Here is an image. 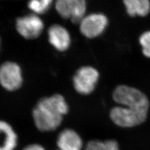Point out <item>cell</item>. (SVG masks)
Here are the masks:
<instances>
[{
	"instance_id": "cell-1",
	"label": "cell",
	"mask_w": 150,
	"mask_h": 150,
	"mask_svg": "<svg viewBox=\"0 0 150 150\" xmlns=\"http://www.w3.org/2000/svg\"><path fill=\"white\" fill-rule=\"evenodd\" d=\"M112 98L119 106L111 110L110 118L121 128H132L145 121L149 109V101L142 91L126 85L117 86Z\"/></svg>"
},
{
	"instance_id": "cell-2",
	"label": "cell",
	"mask_w": 150,
	"mask_h": 150,
	"mask_svg": "<svg viewBox=\"0 0 150 150\" xmlns=\"http://www.w3.org/2000/svg\"><path fill=\"white\" fill-rule=\"evenodd\" d=\"M69 111L64 97L55 94L40 99L33 111V117L36 128L41 131H51L62 124L63 116Z\"/></svg>"
},
{
	"instance_id": "cell-3",
	"label": "cell",
	"mask_w": 150,
	"mask_h": 150,
	"mask_svg": "<svg viewBox=\"0 0 150 150\" xmlns=\"http://www.w3.org/2000/svg\"><path fill=\"white\" fill-rule=\"evenodd\" d=\"M99 77V73L95 68L89 66L80 68L73 79L75 90L81 95H90L95 90Z\"/></svg>"
},
{
	"instance_id": "cell-4",
	"label": "cell",
	"mask_w": 150,
	"mask_h": 150,
	"mask_svg": "<svg viewBox=\"0 0 150 150\" xmlns=\"http://www.w3.org/2000/svg\"><path fill=\"white\" fill-rule=\"evenodd\" d=\"M55 6L61 16L70 19L74 24L81 22L86 9L85 0H56Z\"/></svg>"
},
{
	"instance_id": "cell-5",
	"label": "cell",
	"mask_w": 150,
	"mask_h": 150,
	"mask_svg": "<svg viewBox=\"0 0 150 150\" xmlns=\"http://www.w3.org/2000/svg\"><path fill=\"white\" fill-rule=\"evenodd\" d=\"M23 83L21 69L17 63L7 62L0 66V84L9 91L18 90Z\"/></svg>"
},
{
	"instance_id": "cell-6",
	"label": "cell",
	"mask_w": 150,
	"mask_h": 150,
	"mask_svg": "<svg viewBox=\"0 0 150 150\" xmlns=\"http://www.w3.org/2000/svg\"><path fill=\"white\" fill-rule=\"evenodd\" d=\"M16 28L23 38L32 40L40 36L43 30L44 24L38 16L31 14L18 18L16 21Z\"/></svg>"
},
{
	"instance_id": "cell-7",
	"label": "cell",
	"mask_w": 150,
	"mask_h": 150,
	"mask_svg": "<svg viewBox=\"0 0 150 150\" xmlns=\"http://www.w3.org/2000/svg\"><path fill=\"white\" fill-rule=\"evenodd\" d=\"M81 33L88 38H94L100 36L108 25V19L105 15L93 13L84 16L79 23Z\"/></svg>"
},
{
	"instance_id": "cell-8",
	"label": "cell",
	"mask_w": 150,
	"mask_h": 150,
	"mask_svg": "<svg viewBox=\"0 0 150 150\" xmlns=\"http://www.w3.org/2000/svg\"><path fill=\"white\" fill-rule=\"evenodd\" d=\"M48 40L50 44L59 51L67 50L71 44V38L68 30L59 25H53L48 30Z\"/></svg>"
},
{
	"instance_id": "cell-9",
	"label": "cell",
	"mask_w": 150,
	"mask_h": 150,
	"mask_svg": "<svg viewBox=\"0 0 150 150\" xmlns=\"http://www.w3.org/2000/svg\"><path fill=\"white\" fill-rule=\"evenodd\" d=\"M57 145L59 150H81L83 141L73 129H64L58 135Z\"/></svg>"
},
{
	"instance_id": "cell-10",
	"label": "cell",
	"mask_w": 150,
	"mask_h": 150,
	"mask_svg": "<svg viewBox=\"0 0 150 150\" xmlns=\"http://www.w3.org/2000/svg\"><path fill=\"white\" fill-rule=\"evenodd\" d=\"M17 143V134L11 126L0 120V150H14Z\"/></svg>"
},
{
	"instance_id": "cell-11",
	"label": "cell",
	"mask_w": 150,
	"mask_h": 150,
	"mask_svg": "<svg viewBox=\"0 0 150 150\" xmlns=\"http://www.w3.org/2000/svg\"><path fill=\"white\" fill-rule=\"evenodd\" d=\"M130 16H146L150 12L149 0H123Z\"/></svg>"
},
{
	"instance_id": "cell-12",
	"label": "cell",
	"mask_w": 150,
	"mask_h": 150,
	"mask_svg": "<svg viewBox=\"0 0 150 150\" xmlns=\"http://www.w3.org/2000/svg\"><path fill=\"white\" fill-rule=\"evenodd\" d=\"M86 150H120L119 144L115 140H106L104 142L93 140L89 142Z\"/></svg>"
},
{
	"instance_id": "cell-13",
	"label": "cell",
	"mask_w": 150,
	"mask_h": 150,
	"mask_svg": "<svg viewBox=\"0 0 150 150\" xmlns=\"http://www.w3.org/2000/svg\"><path fill=\"white\" fill-rule=\"evenodd\" d=\"M53 0H30L28 6L38 15H42L48 10Z\"/></svg>"
},
{
	"instance_id": "cell-14",
	"label": "cell",
	"mask_w": 150,
	"mask_h": 150,
	"mask_svg": "<svg viewBox=\"0 0 150 150\" xmlns=\"http://www.w3.org/2000/svg\"><path fill=\"white\" fill-rule=\"evenodd\" d=\"M139 43L142 46L143 54L150 58V31L144 32L140 36Z\"/></svg>"
},
{
	"instance_id": "cell-15",
	"label": "cell",
	"mask_w": 150,
	"mask_h": 150,
	"mask_svg": "<svg viewBox=\"0 0 150 150\" xmlns=\"http://www.w3.org/2000/svg\"><path fill=\"white\" fill-rule=\"evenodd\" d=\"M23 150H46L40 144H32L26 146Z\"/></svg>"
},
{
	"instance_id": "cell-16",
	"label": "cell",
	"mask_w": 150,
	"mask_h": 150,
	"mask_svg": "<svg viewBox=\"0 0 150 150\" xmlns=\"http://www.w3.org/2000/svg\"><path fill=\"white\" fill-rule=\"evenodd\" d=\"M0 44H1V40H0Z\"/></svg>"
},
{
	"instance_id": "cell-17",
	"label": "cell",
	"mask_w": 150,
	"mask_h": 150,
	"mask_svg": "<svg viewBox=\"0 0 150 150\" xmlns=\"http://www.w3.org/2000/svg\"></svg>"
}]
</instances>
